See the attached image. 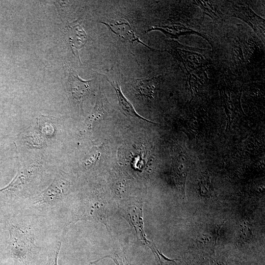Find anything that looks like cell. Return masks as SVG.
Masks as SVG:
<instances>
[{
  "label": "cell",
  "instance_id": "cell-1",
  "mask_svg": "<svg viewBox=\"0 0 265 265\" xmlns=\"http://www.w3.org/2000/svg\"><path fill=\"white\" fill-rule=\"evenodd\" d=\"M9 231V247L14 254L22 257L32 249L34 242L28 232L13 225L10 226Z\"/></svg>",
  "mask_w": 265,
  "mask_h": 265
},
{
  "label": "cell",
  "instance_id": "cell-2",
  "mask_svg": "<svg viewBox=\"0 0 265 265\" xmlns=\"http://www.w3.org/2000/svg\"><path fill=\"white\" fill-rule=\"evenodd\" d=\"M71 183L68 180L57 178L36 198L35 203L50 204L61 199L69 191Z\"/></svg>",
  "mask_w": 265,
  "mask_h": 265
},
{
  "label": "cell",
  "instance_id": "cell-3",
  "mask_svg": "<svg viewBox=\"0 0 265 265\" xmlns=\"http://www.w3.org/2000/svg\"><path fill=\"white\" fill-rule=\"evenodd\" d=\"M67 28L66 30L69 34V40L72 50L74 54L80 57L79 51L87 42L86 33L77 21L70 24Z\"/></svg>",
  "mask_w": 265,
  "mask_h": 265
},
{
  "label": "cell",
  "instance_id": "cell-4",
  "mask_svg": "<svg viewBox=\"0 0 265 265\" xmlns=\"http://www.w3.org/2000/svg\"><path fill=\"white\" fill-rule=\"evenodd\" d=\"M104 24L106 25L113 32L122 37V38H124L125 35H126L125 39L128 40L130 42L141 43L145 47L150 48L141 42L134 31V29L132 28L128 21L125 20H121V21L115 22L113 24L104 23Z\"/></svg>",
  "mask_w": 265,
  "mask_h": 265
},
{
  "label": "cell",
  "instance_id": "cell-5",
  "mask_svg": "<svg viewBox=\"0 0 265 265\" xmlns=\"http://www.w3.org/2000/svg\"><path fill=\"white\" fill-rule=\"evenodd\" d=\"M91 80H83L78 75L70 73L69 82L72 96L79 101H81L86 94L89 91Z\"/></svg>",
  "mask_w": 265,
  "mask_h": 265
},
{
  "label": "cell",
  "instance_id": "cell-6",
  "mask_svg": "<svg viewBox=\"0 0 265 265\" xmlns=\"http://www.w3.org/2000/svg\"><path fill=\"white\" fill-rule=\"evenodd\" d=\"M107 80L115 90L116 93L117 95L119 105L126 115H130L135 118L142 119L151 123L156 124V123L148 120L137 113L132 105L123 95L119 85L116 81L115 80H110L108 78H107Z\"/></svg>",
  "mask_w": 265,
  "mask_h": 265
},
{
  "label": "cell",
  "instance_id": "cell-7",
  "mask_svg": "<svg viewBox=\"0 0 265 265\" xmlns=\"http://www.w3.org/2000/svg\"><path fill=\"white\" fill-rule=\"evenodd\" d=\"M127 211L126 216L135 228L137 236L141 241H143L145 244L147 245L150 242L146 239L144 234L141 209L134 207L131 209H128Z\"/></svg>",
  "mask_w": 265,
  "mask_h": 265
},
{
  "label": "cell",
  "instance_id": "cell-8",
  "mask_svg": "<svg viewBox=\"0 0 265 265\" xmlns=\"http://www.w3.org/2000/svg\"><path fill=\"white\" fill-rule=\"evenodd\" d=\"M86 204L84 206L79 218L93 219L105 223L106 213L104 207L100 203H89Z\"/></svg>",
  "mask_w": 265,
  "mask_h": 265
},
{
  "label": "cell",
  "instance_id": "cell-9",
  "mask_svg": "<svg viewBox=\"0 0 265 265\" xmlns=\"http://www.w3.org/2000/svg\"><path fill=\"white\" fill-rule=\"evenodd\" d=\"M157 78L136 79L134 80L135 90L141 96L152 98L155 81Z\"/></svg>",
  "mask_w": 265,
  "mask_h": 265
},
{
  "label": "cell",
  "instance_id": "cell-10",
  "mask_svg": "<svg viewBox=\"0 0 265 265\" xmlns=\"http://www.w3.org/2000/svg\"><path fill=\"white\" fill-rule=\"evenodd\" d=\"M27 175L23 168H19L11 182L5 187L0 189V192H14L21 190L27 182Z\"/></svg>",
  "mask_w": 265,
  "mask_h": 265
},
{
  "label": "cell",
  "instance_id": "cell-11",
  "mask_svg": "<svg viewBox=\"0 0 265 265\" xmlns=\"http://www.w3.org/2000/svg\"><path fill=\"white\" fill-rule=\"evenodd\" d=\"M153 252L157 258L158 265H179L177 262L174 260L169 259L164 256L157 248L151 243L148 245Z\"/></svg>",
  "mask_w": 265,
  "mask_h": 265
},
{
  "label": "cell",
  "instance_id": "cell-12",
  "mask_svg": "<svg viewBox=\"0 0 265 265\" xmlns=\"http://www.w3.org/2000/svg\"><path fill=\"white\" fill-rule=\"evenodd\" d=\"M112 258L115 261V262L116 263V264H117V265H120L119 263L118 262V261L116 259L114 258Z\"/></svg>",
  "mask_w": 265,
  "mask_h": 265
}]
</instances>
